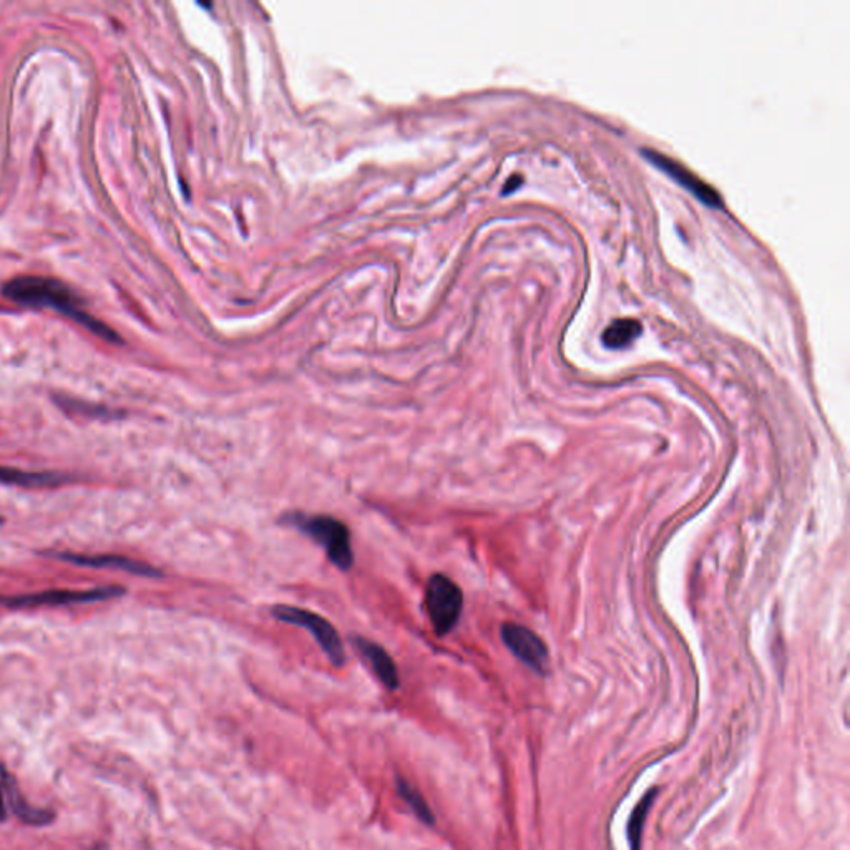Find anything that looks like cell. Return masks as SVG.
I'll list each match as a JSON object with an SVG mask.
<instances>
[{"mask_svg":"<svg viewBox=\"0 0 850 850\" xmlns=\"http://www.w3.org/2000/svg\"><path fill=\"white\" fill-rule=\"evenodd\" d=\"M4 296L14 303L24 304L29 308L54 309L57 313L65 314L82 324L88 331L97 334L98 338L120 342L115 331L97 318H93L92 314H88L82 299L69 286H65L57 279L39 278V276L15 278L5 284Z\"/></svg>","mask_w":850,"mask_h":850,"instance_id":"obj_1","label":"cell"},{"mask_svg":"<svg viewBox=\"0 0 850 850\" xmlns=\"http://www.w3.org/2000/svg\"><path fill=\"white\" fill-rule=\"evenodd\" d=\"M288 520L291 525L313 538L314 542H318L336 567L341 570H349L352 567L354 555H352L351 533L341 520L328 515L308 517L301 513H294Z\"/></svg>","mask_w":850,"mask_h":850,"instance_id":"obj_2","label":"cell"},{"mask_svg":"<svg viewBox=\"0 0 850 850\" xmlns=\"http://www.w3.org/2000/svg\"><path fill=\"white\" fill-rule=\"evenodd\" d=\"M425 606L435 633L447 635L459 623L464 606V596L460 588L445 575H432L425 590Z\"/></svg>","mask_w":850,"mask_h":850,"instance_id":"obj_3","label":"cell"},{"mask_svg":"<svg viewBox=\"0 0 850 850\" xmlns=\"http://www.w3.org/2000/svg\"><path fill=\"white\" fill-rule=\"evenodd\" d=\"M273 615L276 620L284 621L289 625L303 626V628L309 630V633L314 636V640L318 641V645L328 655L331 663L334 666L344 665L346 651H344L338 631L326 618L316 615L313 611L289 605L274 606Z\"/></svg>","mask_w":850,"mask_h":850,"instance_id":"obj_4","label":"cell"},{"mask_svg":"<svg viewBox=\"0 0 850 850\" xmlns=\"http://www.w3.org/2000/svg\"><path fill=\"white\" fill-rule=\"evenodd\" d=\"M123 595L122 587H102L93 590H50L34 595L0 596V605L10 608H35V606H62L90 601L112 600Z\"/></svg>","mask_w":850,"mask_h":850,"instance_id":"obj_5","label":"cell"},{"mask_svg":"<svg viewBox=\"0 0 850 850\" xmlns=\"http://www.w3.org/2000/svg\"><path fill=\"white\" fill-rule=\"evenodd\" d=\"M643 155L648 158V162L653 163L661 171H665L666 175L673 178L676 183H680L689 193H693L699 201H703L704 205L711 206V208H723V196L719 195V191L714 190L713 186L701 180L696 173L688 170L680 162L666 157L663 153L655 152L651 148H645Z\"/></svg>","mask_w":850,"mask_h":850,"instance_id":"obj_6","label":"cell"},{"mask_svg":"<svg viewBox=\"0 0 850 850\" xmlns=\"http://www.w3.org/2000/svg\"><path fill=\"white\" fill-rule=\"evenodd\" d=\"M502 640L513 655L532 670L538 673L545 670L548 661L547 646L533 631L517 623H505L502 626Z\"/></svg>","mask_w":850,"mask_h":850,"instance_id":"obj_7","label":"cell"},{"mask_svg":"<svg viewBox=\"0 0 850 850\" xmlns=\"http://www.w3.org/2000/svg\"><path fill=\"white\" fill-rule=\"evenodd\" d=\"M50 557L60 558L64 562L74 563L79 567L108 568V570H122V572L135 573L142 577H158L160 572L150 567L147 563L137 562L132 558L115 557V555H75V553H52Z\"/></svg>","mask_w":850,"mask_h":850,"instance_id":"obj_8","label":"cell"},{"mask_svg":"<svg viewBox=\"0 0 850 850\" xmlns=\"http://www.w3.org/2000/svg\"><path fill=\"white\" fill-rule=\"evenodd\" d=\"M0 777H2V789L7 794L10 809L19 821L29 824V826H49L50 822L54 821V812L39 809V807H34L25 801L24 796L20 794L14 776H10L4 767H0Z\"/></svg>","mask_w":850,"mask_h":850,"instance_id":"obj_9","label":"cell"},{"mask_svg":"<svg viewBox=\"0 0 850 850\" xmlns=\"http://www.w3.org/2000/svg\"><path fill=\"white\" fill-rule=\"evenodd\" d=\"M354 645H356L359 653L369 661L372 671L376 673L377 678L382 681V684L386 688L397 689V686H399V673H397L396 663L389 656V653L381 645H377V643L367 640V638H362V636H356L354 638Z\"/></svg>","mask_w":850,"mask_h":850,"instance_id":"obj_10","label":"cell"},{"mask_svg":"<svg viewBox=\"0 0 850 850\" xmlns=\"http://www.w3.org/2000/svg\"><path fill=\"white\" fill-rule=\"evenodd\" d=\"M65 477L47 474V472H24V470L0 467V484L19 485V487H59L64 484Z\"/></svg>","mask_w":850,"mask_h":850,"instance_id":"obj_11","label":"cell"},{"mask_svg":"<svg viewBox=\"0 0 850 850\" xmlns=\"http://www.w3.org/2000/svg\"><path fill=\"white\" fill-rule=\"evenodd\" d=\"M641 329L643 326L636 319H616L603 331L601 341L610 349H623L640 336Z\"/></svg>","mask_w":850,"mask_h":850,"instance_id":"obj_12","label":"cell"},{"mask_svg":"<svg viewBox=\"0 0 850 850\" xmlns=\"http://www.w3.org/2000/svg\"><path fill=\"white\" fill-rule=\"evenodd\" d=\"M655 797L656 789L646 792L643 799L638 802V806L631 812L628 829H626V836H628L631 850H641V836H643V829H645L646 817H648V812H650L651 806L655 802Z\"/></svg>","mask_w":850,"mask_h":850,"instance_id":"obj_13","label":"cell"},{"mask_svg":"<svg viewBox=\"0 0 850 850\" xmlns=\"http://www.w3.org/2000/svg\"><path fill=\"white\" fill-rule=\"evenodd\" d=\"M397 791H399V796L406 801L407 806L411 807L414 814L424 822L425 826H434V812L417 787L412 786L411 782L404 777H397Z\"/></svg>","mask_w":850,"mask_h":850,"instance_id":"obj_14","label":"cell"},{"mask_svg":"<svg viewBox=\"0 0 850 850\" xmlns=\"http://www.w3.org/2000/svg\"><path fill=\"white\" fill-rule=\"evenodd\" d=\"M517 181L518 183H522V176H512V178L507 181V185H505L504 193H510V191L515 190V188H517V186H515V183H517Z\"/></svg>","mask_w":850,"mask_h":850,"instance_id":"obj_15","label":"cell"},{"mask_svg":"<svg viewBox=\"0 0 850 850\" xmlns=\"http://www.w3.org/2000/svg\"><path fill=\"white\" fill-rule=\"evenodd\" d=\"M7 819V809H5L4 796H2V789H0V822H4Z\"/></svg>","mask_w":850,"mask_h":850,"instance_id":"obj_16","label":"cell"}]
</instances>
